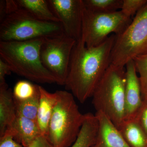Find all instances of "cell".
I'll return each instance as SVG.
<instances>
[{
    "instance_id": "cell-1",
    "label": "cell",
    "mask_w": 147,
    "mask_h": 147,
    "mask_svg": "<svg viewBox=\"0 0 147 147\" xmlns=\"http://www.w3.org/2000/svg\"><path fill=\"white\" fill-rule=\"evenodd\" d=\"M115 36L110 35L96 47H87L82 38L74 45L65 86L81 103L92 97L111 64V52Z\"/></svg>"
},
{
    "instance_id": "cell-2",
    "label": "cell",
    "mask_w": 147,
    "mask_h": 147,
    "mask_svg": "<svg viewBox=\"0 0 147 147\" xmlns=\"http://www.w3.org/2000/svg\"><path fill=\"white\" fill-rule=\"evenodd\" d=\"M43 38L24 41H0V56L12 72L40 84L56 83L52 73L44 66L40 57Z\"/></svg>"
},
{
    "instance_id": "cell-3",
    "label": "cell",
    "mask_w": 147,
    "mask_h": 147,
    "mask_svg": "<svg viewBox=\"0 0 147 147\" xmlns=\"http://www.w3.org/2000/svg\"><path fill=\"white\" fill-rule=\"evenodd\" d=\"M125 84L124 67L110 64L92 96L96 112L104 113L118 129L124 120Z\"/></svg>"
},
{
    "instance_id": "cell-4",
    "label": "cell",
    "mask_w": 147,
    "mask_h": 147,
    "mask_svg": "<svg viewBox=\"0 0 147 147\" xmlns=\"http://www.w3.org/2000/svg\"><path fill=\"white\" fill-rule=\"evenodd\" d=\"M57 101L50 119L47 138L54 147H70L76 141L85 118L71 93L57 90Z\"/></svg>"
},
{
    "instance_id": "cell-5",
    "label": "cell",
    "mask_w": 147,
    "mask_h": 147,
    "mask_svg": "<svg viewBox=\"0 0 147 147\" xmlns=\"http://www.w3.org/2000/svg\"><path fill=\"white\" fill-rule=\"evenodd\" d=\"M63 33L61 23L37 19L20 7L1 21L0 41H24Z\"/></svg>"
},
{
    "instance_id": "cell-6",
    "label": "cell",
    "mask_w": 147,
    "mask_h": 147,
    "mask_svg": "<svg viewBox=\"0 0 147 147\" xmlns=\"http://www.w3.org/2000/svg\"><path fill=\"white\" fill-rule=\"evenodd\" d=\"M146 54L147 3L137 12L127 28L116 35L111 52V64L125 67L136 57Z\"/></svg>"
},
{
    "instance_id": "cell-7",
    "label": "cell",
    "mask_w": 147,
    "mask_h": 147,
    "mask_svg": "<svg viewBox=\"0 0 147 147\" xmlns=\"http://www.w3.org/2000/svg\"><path fill=\"white\" fill-rule=\"evenodd\" d=\"M132 20L121 10L112 13H98L88 10L84 6L82 38L87 47H96L104 42L110 34H121Z\"/></svg>"
},
{
    "instance_id": "cell-8",
    "label": "cell",
    "mask_w": 147,
    "mask_h": 147,
    "mask_svg": "<svg viewBox=\"0 0 147 147\" xmlns=\"http://www.w3.org/2000/svg\"><path fill=\"white\" fill-rule=\"evenodd\" d=\"M76 42L64 33L43 38L40 49V59L58 85H65L71 53Z\"/></svg>"
},
{
    "instance_id": "cell-9",
    "label": "cell",
    "mask_w": 147,
    "mask_h": 147,
    "mask_svg": "<svg viewBox=\"0 0 147 147\" xmlns=\"http://www.w3.org/2000/svg\"><path fill=\"white\" fill-rule=\"evenodd\" d=\"M51 10L59 20L64 33L79 41L82 36L83 0H49Z\"/></svg>"
},
{
    "instance_id": "cell-10",
    "label": "cell",
    "mask_w": 147,
    "mask_h": 147,
    "mask_svg": "<svg viewBox=\"0 0 147 147\" xmlns=\"http://www.w3.org/2000/svg\"><path fill=\"white\" fill-rule=\"evenodd\" d=\"M124 120L134 119L143 102L141 84L133 60L126 64Z\"/></svg>"
},
{
    "instance_id": "cell-11",
    "label": "cell",
    "mask_w": 147,
    "mask_h": 147,
    "mask_svg": "<svg viewBox=\"0 0 147 147\" xmlns=\"http://www.w3.org/2000/svg\"><path fill=\"white\" fill-rule=\"evenodd\" d=\"M98 121V131L91 147H130L118 129L104 113L96 112Z\"/></svg>"
},
{
    "instance_id": "cell-12",
    "label": "cell",
    "mask_w": 147,
    "mask_h": 147,
    "mask_svg": "<svg viewBox=\"0 0 147 147\" xmlns=\"http://www.w3.org/2000/svg\"><path fill=\"white\" fill-rule=\"evenodd\" d=\"M6 131L10 133L15 141L24 147H29L42 135L36 121L17 114L14 121Z\"/></svg>"
},
{
    "instance_id": "cell-13",
    "label": "cell",
    "mask_w": 147,
    "mask_h": 147,
    "mask_svg": "<svg viewBox=\"0 0 147 147\" xmlns=\"http://www.w3.org/2000/svg\"><path fill=\"white\" fill-rule=\"evenodd\" d=\"M39 90L40 96L37 123L41 134L47 137L49 124L57 101L58 94L57 91L54 93H50L40 86Z\"/></svg>"
},
{
    "instance_id": "cell-14",
    "label": "cell",
    "mask_w": 147,
    "mask_h": 147,
    "mask_svg": "<svg viewBox=\"0 0 147 147\" xmlns=\"http://www.w3.org/2000/svg\"><path fill=\"white\" fill-rule=\"evenodd\" d=\"M16 111L13 93L6 84L0 86V137L14 121Z\"/></svg>"
},
{
    "instance_id": "cell-15",
    "label": "cell",
    "mask_w": 147,
    "mask_h": 147,
    "mask_svg": "<svg viewBox=\"0 0 147 147\" xmlns=\"http://www.w3.org/2000/svg\"><path fill=\"white\" fill-rule=\"evenodd\" d=\"M130 147H147V134L135 119L124 120L118 128Z\"/></svg>"
},
{
    "instance_id": "cell-16",
    "label": "cell",
    "mask_w": 147,
    "mask_h": 147,
    "mask_svg": "<svg viewBox=\"0 0 147 147\" xmlns=\"http://www.w3.org/2000/svg\"><path fill=\"white\" fill-rule=\"evenodd\" d=\"M20 8L23 9L35 18L41 21L60 23L53 12L48 1L17 0Z\"/></svg>"
},
{
    "instance_id": "cell-17",
    "label": "cell",
    "mask_w": 147,
    "mask_h": 147,
    "mask_svg": "<svg viewBox=\"0 0 147 147\" xmlns=\"http://www.w3.org/2000/svg\"><path fill=\"white\" fill-rule=\"evenodd\" d=\"M97 117L91 113L85 114V118L76 141L70 147H91L98 131Z\"/></svg>"
},
{
    "instance_id": "cell-18",
    "label": "cell",
    "mask_w": 147,
    "mask_h": 147,
    "mask_svg": "<svg viewBox=\"0 0 147 147\" xmlns=\"http://www.w3.org/2000/svg\"><path fill=\"white\" fill-rule=\"evenodd\" d=\"M85 8L93 12L112 13L121 9L123 0H83Z\"/></svg>"
},
{
    "instance_id": "cell-19",
    "label": "cell",
    "mask_w": 147,
    "mask_h": 147,
    "mask_svg": "<svg viewBox=\"0 0 147 147\" xmlns=\"http://www.w3.org/2000/svg\"><path fill=\"white\" fill-rule=\"evenodd\" d=\"M40 93L33 97L24 100H14L16 114L37 122Z\"/></svg>"
},
{
    "instance_id": "cell-20",
    "label": "cell",
    "mask_w": 147,
    "mask_h": 147,
    "mask_svg": "<svg viewBox=\"0 0 147 147\" xmlns=\"http://www.w3.org/2000/svg\"><path fill=\"white\" fill-rule=\"evenodd\" d=\"M39 92V85L26 80H20L17 82L12 92L13 99L18 101L28 100Z\"/></svg>"
},
{
    "instance_id": "cell-21",
    "label": "cell",
    "mask_w": 147,
    "mask_h": 147,
    "mask_svg": "<svg viewBox=\"0 0 147 147\" xmlns=\"http://www.w3.org/2000/svg\"><path fill=\"white\" fill-rule=\"evenodd\" d=\"M135 68L139 74L142 98L147 96V54L138 56L134 59Z\"/></svg>"
},
{
    "instance_id": "cell-22",
    "label": "cell",
    "mask_w": 147,
    "mask_h": 147,
    "mask_svg": "<svg viewBox=\"0 0 147 147\" xmlns=\"http://www.w3.org/2000/svg\"><path fill=\"white\" fill-rule=\"evenodd\" d=\"M147 3V0H123L121 11L125 16L132 18Z\"/></svg>"
},
{
    "instance_id": "cell-23",
    "label": "cell",
    "mask_w": 147,
    "mask_h": 147,
    "mask_svg": "<svg viewBox=\"0 0 147 147\" xmlns=\"http://www.w3.org/2000/svg\"><path fill=\"white\" fill-rule=\"evenodd\" d=\"M134 119L147 134V96L143 98L142 106Z\"/></svg>"
},
{
    "instance_id": "cell-24",
    "label": "cell",
    "mask_w": 147,
    "mask_h": 147,
    "mask_svg": "<svg viewBox=\"0 0 147 147\" xmlns=\"http://www.w3.org/2000/svg\"><path fill=\"white\" fill-rule=\"evenodd\" d=\"M0 147H24L15 141L13 136L8 131H6L0 137Z\"/></svg>"
},
{
    "instance_id": "cell-25",
    "label": "cell",
    "mask_w": 147,
    "mask_h": 147,
    "mask_svg": "<svg viewBox=\"0 0 147 147\" xmlns=\"http://www.w3.org/2000/svg\"><path fill=\"white\" fill-rule=\"evenodd\" d=\"M11 71L10 67L2 59H0V86L6 84L5 77L10 74Z\"/></svg>"
},
{
    "instance_id": "cell-26",
    "label": "cell",
    "mask_w": 147,
    "mask_h": 147,
    "mask_svg": "<svg viewBox=\"0 0 147 147\" xmlns=\"http://www.w3.org/2000/svg\"><path fill=\"white\" fill-rule=\"evenodd\" d=\"M29 147H54L46 136L40 135L37 138Z\"/></svg>"
}]
</instances>
